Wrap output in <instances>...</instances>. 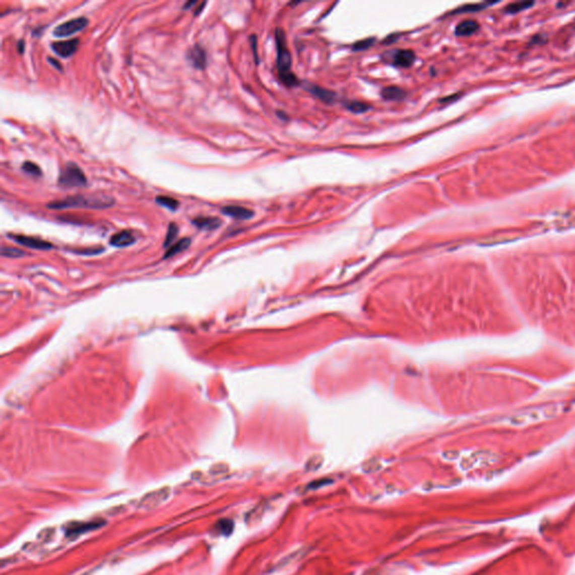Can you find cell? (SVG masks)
Segmentation results:
<instances>
[{"instance_id": "cell-1", "label": "cell", "mask_w": 575, "mask_h": 575, "mask_svg": "<svg viewBox=\"0 0 575 575\" xmlns=\"http://www.w3.org/2000/svg\"><path fill=\"white\" fill-rule=\"evenodd\" d=\"M115 200L107 196L101 195H77L68 197L66 199L52 201L47 204L48 209H70V208H89V209H106L110 208Z\"/></svg>"}, {"instance_id": "cell-2", "label": "cell", "mask_w": 575, "mask_h": 575, "mask_svg": "<svg viewBox=\"0 0 575 575\" xmlns=\"http://www.w3.org/2000/svg\"><path fill=\"white\" fill-rule=\"evenodd\" d=\"M275 42L278 50V71L282 82L288 87H294L299 85L297 77L291 72V55L287 46L286 35L281 28L275 31Z\"/></svg>"}, {"instance_id": "cell-3", "label": "cell", "mask_w": 575, "mask_h": 575, "mask_svg": "<svg viewBox=\"0 0 575 575\" xmlns=\"http://www.w3.org/2000/svg\"><path fill=\"white\" fill-rule=\"evenodd\" d=\"M87 184V178L79 166L70 162L61 171L58 176V185L66 189L81 188Z\"/></svg>"}, {"instance_id": "cell-4", "label": "cell", "mask_w": 575, "mask_h": 575, "mask_svg": "<svg viewBox=\"0 0 575 575\" xmlns=\"http://www.w3.org/2000/svg\"><path fill=\"white\" fill-rule=\"evenodd\" d=\"M88 24H89V21H88L86 17H78L75 19H71V21H68L66 23L61 24V25L56 26V28L54 29L53 32V35L55 37H68L75 35V34H77L78 32L82 31Z\"/></svg>"}, {"instance_id": "cell-5", "label": "cell", "mask_w": 575, "mask_h": 575, "mask_svg": "<svg viewBox=\"0 0 575 575\" xmlns=\"http://www.w3.org/2000/svg\"><path fill=\"white\" fill-rule=\"evenodd\" d=\"M186 60L195 69L205 70L207 67V54L199 44H196L186 52Z\"/></svg>"}, {"instance_id": "cell-6", "label": "cell", "mask_w": 575, "mask_h": 575, "mask_svg": "<svg viewBox=\"0 0 575 575\" xmlns=\"http://www.w3.org/2000/svg\"><path fill=\"white\" fill-rule=\"evenodd\" d=\"M8 237H11L12 239H14L15 242L23 245V246H26L29 248H34V249H42V250H45V249H52L53 248V245L51 243L46 242V240H42L39 238H35V237H29V236H24V235H8Z\"/></svg>"}, {"instance_id": "cell-7", "label": "cell", "mask_w": 575, "mask_h": 575, "mask_svg": "<svg viewBox=\"0 0 575 575\" xmlns=\"http://www.w3.org/2000/svg\"><path fill=\"white\" fill-rule=\"evenodd\" d=\"M169 490L168 489H162V490H157L154 491V492L149 493L144 497L143 499L141 500L140 502V508H144V509H152V508H156L159 507V505L164 502V501L169 498Z\"/></svg>"}, {"instance_id": "cell-8", "label": "cell", "mask_w": 575, "mask_h": 575, "mask_svg": "<svg viewBox=\"0 0 575 575\" xmlns=\"http://www.w3.org/2000/svg\"><path fill=\"white\" fill-rule=\"evenodd\" d=\"M79 46V39L72 38L68 39V41L62 42H55L52 44V50L55 52L58 56L61 57H70L76 53Z\"/></svg>"}, {"instance_id": "cell-9", "label": "cell", "mask_w": 575, "mask_h": 575, "mask_svg": "<svg viewBox=\"0 0 575 575\" xmlns=\"http://www.w3.org/2000/svg\"><path fill=\"white\" fill-rule=\"evenodd\" d=\"M415 60V53L410 50H397L392 52V65L396 67L409 68Z\"/></svg>"}, {"instance_id": "cell-10", "label": "cell", "mask_w": 575, "mask_h": 575, "mask_svg": "<svg viewBox=\"0 0 575 575\" xmlns=\"http://www.w3.org/2000/svg\"><path fill=\"white\" fill-rule=\"evenodd\" d=\"M222 213L226 216L239 220L250 219L254 216L253 210L242 207V206H226V207L222 208Z\"/></svg>"}, {"instance_id": "cell-11", "label": "cell", "mask_w": 575, "mask_h": 575, "mask_svg": "<svg viewBox=\"0 0 575 575\" xmlns=\"http://www.w3.org/2000/svg\"><path fill=\"white\" fill-rule=\"evenodd\" d=\"M135 243V237L129 230H122L111 236L110 244L115 247H126Z\"/></svg>"}, {"instance_id": "cell-12", "label": "cell", "mask_w": 575, "mask_h": 575, "mask_svg": "<svg viewBox=\"0 0 575 575\" xmlns=\"http://www.w3.org/2000/svg\"><path fill=\"white\" fill-rule=\"evenodd\" d=\"M193 224L201 230H215L222 226V220L217 217H197Z\"/></svg>"}, {"instance_id": "cell-13", "label": "cell", "mask_w": 575, "mask_h": 575, "mask_svg": "<svg viewBox=\"0 0 575 575\" xmlns=\"http://www.w3.org/2000/svg\"><path fill=\"white\" fill-rule=\"evenodd\" d=\"M479 31V24L473 19H466L461 22L455 29L456 36H470Z\"/></svg>"}, {"instance_id": "cell-14", "label": "cell", "mask_w": 575, "mask_h": 575, "mask_svg": "<svg viewBox=\"0 0 575 575\" xmlns=\"http://www.w3.org/2000/svg\"><path fill=\"white\" fill-rule=\"evenodd\" d=\"M308 90L310 91L314 97H317L318 99H321L322 101L326 102V104H332V102L335 100V97H336L335 93H334L333 91L324 89V88L310 85V86H308Z\"/></svg>"}, {"instance_id": "cell-15", "label": "cell", "mask_w": 575, "mask_h": 575, "mask_svg": "<svg viewBox=\"0 0 575 575\" xmlns=\"http://www.w3.org/2000/svg\"><path fill=\"white\" fill-rule=\"evenodd\" d=\"M381 96L383 99L386 100H402L405 99V97L407 96V93L405 90H402L401 88H398V87H387V88H383L382 91H381Z\"/></svg>"}, {"instance_id": "cell-16", "label": "cell", "mask_w": 575, "mask_h": 575, "mask_svg": "<svg viewBox=\"0 0 575 575\" xmlns=\"http://www.w3.org/2000/svg\"><path fill=\"white\" fill-rule=\"evenodd\" d=\"M190 243H191V240L188 237H184L182 239H180L178 243H175L174 245H171L168 249V252L165 253L164 258L168 259L171 257H174L175 254H179L181 252H183L184 249H186L190 246Z\"/></svg>"}, {"instance_id": "cell-17", "label": "cell", "mask_w": 575, "mask_h": 575, "mask_svg": "<svg viewBox=\"0 0 575 575\" xmlns=\"http://www.w3.org/2000/svg\"><path fill=\"white\" fill-rule=\"evenodd\" d=\"M156 203L172 211H175L179 207V201L168 196H157Z\"/></svg>"}, {"instance_id": "cell-18", "label": "cell", "mask_w": 575, "mask_h": 575, "mask_svg": "<svg viewBox=\"0 0 575 575\" xmlns=\"http://www.w3.org/2000/svg\"><path fill=\"white\" fill-rule=\"evenodd\" d=\"M345 107L350 111L354 112V114H362V112H365L371 108L362 101H346Z\"/></svg>"}, {"instance_id": "cell-19", "label": "cell", "mask_w": 575, "mask_h": 575, "mask_svg": "<svg viewBox=\"0 0 575 575\" xmlns=\"http://www.w3.org/2000/svg\"><path fill=\"white\" fill-rule=\"evenodd\" d=\"M22 169L24 172H26L27 174H31L33 176H41L42 175V170L39 166L35 163H33L31 161H27V162H24V164L22 165Z\"/></svg>"}, {"instance_id": "cell-20", "label": "cell", "mask_w": 575, "mask_h": 575, "mask_svg": "<svg viewBox=\"0 0 575 575\" xmlns=\"http://www.w3.org/2000/svg\"><path fill=\"white\" fill-rule=\"evenodd\" d=\"M533 5H534V3H529V2H518V3H513V4L508 5L507 8H505V11H507L508 13H513V14H515V13H518V12L525 11V9H527L528 7L533 6Z\"/></svg>"}, {"instance_id": "cell-21", "label": "cell", "mask_w": 575, "mask_h": 575, "mask_svg": "<svg viewBox=\"0 0 575 575\" xmlns=\"http://www.w3.org/2000/svg\"><path fill=\"white\" fill-rule=\"evenodd\" d=\"M178 232H179L178 226H176L174 223H171V224L169 225L168 234H166V238H165V242H164V246H165V247L171 246V244L173 243L174 238L176 237V235H178Z\"/></svg>"}, {"instance_id": "cell-22", "label": "cell", "mask_w": 575, "mask_h": 575, "mask_svg": "<svg viewBox=\"0 0 575 575\" xmlns=\"http://www.w3.org/2000/svg\"><path fill=\"white\" fill-rule=\"evenodd\" d=\"M2 255L5 258H22V257H25V252H23L22 249H18V248H15V247L3 246L2 247Z\"/></svg>"}, {"instance_id": "cell-23", "label": "cell", "mask_w": 575, "mask_h": 575, "mask_svg": "<svg viewBox=\"0 0 575 575\" xmlns=\"http://www.w3.org/2000/svg\"><path fill=\"white\" fill-rule=\"evenodd\" d=\"M490 5L492 4H476V5H466V6H463L459 8L458 11L453 12V14H459V13H470V12H476V11H482L483 8L490 6Z\"/></svg>"}, {"instance_id": "cell-24", "label": "cell", "mask_w": 575, "mask_h": 575, "mask_svg": "<svg viewBox=\"0 0 575 575\" xmlns=\"http://www.w3.org/2000/svg\"><path fill=\"white\" fill-rule=\"evenodd\" d=\"M375 42V38L373 37H368L365 39H362V41H358L353 45V51H364L367 50L368 47H371L373 44Z\"/></svg>"}, {"instance_id": "cell-25", "label": "cell", "mask_w": 575, "mask_h": 575, "mask_svg": "<svg viewBox=\"0 0 575 575\" xmlns=\"http://www.w3.org/2000/svg\"><path fill=\"white\" fill-rule=\"evenodd\" d=\"M303 554H304V548H301V549H298V550H296V552H293L292 554H290V555H288V556L283 557L282 561L279 563V567H283L284 565H287V564H289V563H291V561H293V559H296V558L301 557Z\"/></svg>"}, {"instance_id": "cell-26", "label": "cell", "mask_w": 575, "mask_h": 575, "mask_svg": "<svg viewBox=\"0 0 575 575\" xmlns=\"http://www.w3.org/2000/svg\"><path fill=\"white\" fill-rule=\"evenodd\" d=\"M331 482H332V481H331V480H327V479L318 480V481H314V482L309 484L308 488H309V489H318V488H321V486H324V485H326V484L331 483Z\"/></svg>"}, {"instance_id": "cell-27", "label": "cell", "mask_w": 575, "mask_h": 575, "mask_svg": "<svg viewBox=\"0 0 575 575\" xmlns=\"http://www.w3.org/2000/svg\"><path fill=\"white\" fill-rule=\"evenodd\" d=\"M249 41H250V44H252V47H253V53H254L255 61H257V63H258V62H259V58H258V46H257V45H258V39H257V36H255V35H250Z\"/></svg>"}, {"instance_id": "cell-28", "label": "cell", "mask_w": 575, "mask_h": 575, "mask_svg": "<svg viewBox=\"0 0 575 575\" xmlns=\"http://www.w3.org/2000/svg\"><path fill=\"white\" fill-rule=\"evenodd\" d=\"M17 51L19 54H23L24 51H25V42L23 39H19L17 43Z\"/></svg>"}, {"instance_id": "cell-29", "label": "cell", "mask_w": 575, "mask_h": 575, "mask_svg": "<svg viewBox=\"0 0 575 575\" xmlns=\"http://www.w3.org/2000/svg\"><path fill=\"white\" fill-rule=\"evenodd\" d=\"M47 60H48V62H50L51 65H52L54 68H56L58 71H62V70H63V69H62V66H61L60 63H58L56 60H54V58H52V57H48Z\"/></svg>"}, {"instance_id": "cell-30", "label": "cell", "mask_w": 575, "mask_h": 575, "mask_svg": "<svg viewBox=\"0 0 575 575\" xmlns=\"http://www.w3.org/2000/svg\"><path fill=\"white\" fill-rule=\"evenodd\" d=\"M195 5H197V2H188V3H185L184 6H183V9H184V11H186V9H190L191 7L195 6Z\"/></svg>"}, {"instance_id": "cell-31", "label": "cell", "mask_w": 575, "mask_h": 575, "mask_svg": "<svg viewBox=\"0 0 575 575\" xmlns=\"http://www.w3.org/2000/svg\"><path fill=\"white\" fill-rule=\"evenodd\" d=\"M206 4H207V3H206V2H204V3H201V4H200V7H199L198 9H197V11L195 12V16H197V15H199L201 12H203V9H204V7L206 6Z\"/></svg>"}]
</instances>
